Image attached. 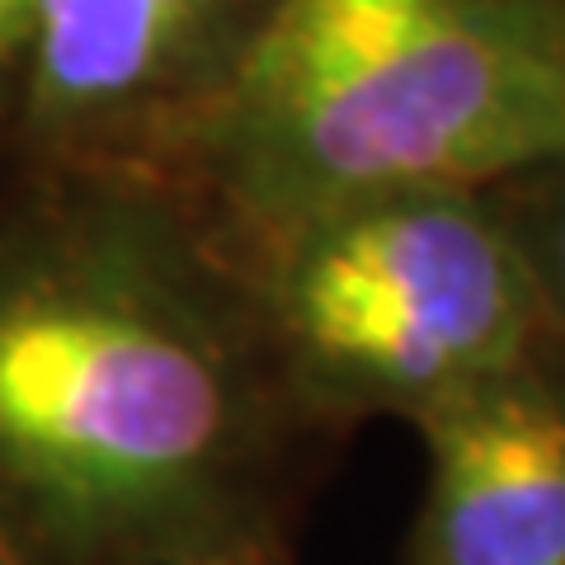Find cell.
<instances>
[{"mask_svg":"<svg viewBox=\"0 0 565 565\" xmlns=\"http://www.w3.org/2000/svg\"><path fill=\"white\" fill-rule=\"evenodd\" d=\"M297 419L232 236L151 166L0 184V537L24 565L282 552Z\"/></svg>","mask_w":565,"mask_h":565,"instance_id":"cell-1","label":"cell"},{"mask_svg":"<svg viewBox=\"0 0 565 565\" xmlns=\"http://www.w3.org/2000/svg\"><path fill=\"white\" fill-rule=\"evenodd\" d=\"M565 151V0H264L161 174L232 241L377 189H490Z\"/></svg>","mask_w":565,"mask_h":565,"instance_id":"cell-2","label":"cell"},{"mask_svg":"<svg viewBox=\"0 0 565 565\" xmlns=\"http://www.w3.org/2000/svg\"><path fill=\"white\" fill-rule=\"evenodd\" d=\"M297 419L415 424L556 344L486 189H377L232 241Z\"/></svg>","mask_w":565,"mask_h":565,"instance_id":"cell-3","label":"cell"},{"mask_svg":"<svg viewBox=\"0 0 565 565\" xmlns=\"http://www.w3.org/2000/svg\"><path fill=\"white\" fill-rule=\"evenodd\" d=\"M264 0H33L10 166H151L226 90Z\"/></svg>","mask_w":565,"mask_h":565,"instance_id":"cell-4","label":"cell"},{"mask_svg":"<svg viewBox=\"0 0 565 565\" xmlns=\"http://www.w3.org/2000/svg\"><path fill=\"white\" fill-rule=\"evenodd\" d=\"M415 565H565V344L415 419Z\"/></svg>","mask_w":565,"mask_h":565,"instance_id":"cell-5","label":"cell"},{"mask_svg":"<svg viewBox=\"0 0 565 565\" xmlns=\"http://www.w3.org/2000/svg\"><path fill=\"white\" fill-rule=\"evenodd\" d=\"M486 193L523 259L546 330L565 344V151L509 174Z\"/></svg>","mask_w":565,"mask_h":565,"instance_id":"cell-6","label":"cell"},{"mask_svg":"<svg viewBox=\"0 0 565 565\" xmlns=\"http://www.w3.org/2000/svg\"><path fill=\"white\" fill-rule=\"evenodd\" d=\"M29 20H33V0H0V66L20 76V57L29 43Z\"/></svg>","mask_w":565,"mask_h":565,"instance_id":"cell-7","label":"cell"},{"mask_svg":"<svg viewBox=\"0 0 565 565\" xmlns=\"http://www.w3.org/2000/svg\"><path fill=\"white\" fill-rule=\"evenodd\" d=\"M10 122H14V71L0 66V156L10 147Z\"/></svg>","mask_w":565,"mask_h":565,"instance_id":"cell-8","label":"cell"},{"mask_svg":"<svg viewBox=\"0 0 565 565\" xmlns=\"http://www.w3.org/2000/svg\"><path fill=\"white\" fill-rule=\"evenodd\" d=\"M236 565H292L288 552H264V556H250V561H236Z\"/></svg>","mask_w":565,"mask_h":565,"instance_id":"cell-9","label":"cell"},{"mask_svg":"<svg viewBox=\"0 0 565 565\" xmlns=\"http://www.w3.org/2000/svg\"><path fill=\"white\" fill-rule=\"evenodd\" d=\"M0 565H24L20 556H14V546H10L6 537H0Z\"/></svg>","mask_w":565,"mask_h":565,"instance_id":"cell-10","label":"cell"}]
</instances>
